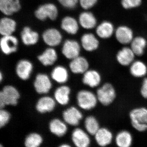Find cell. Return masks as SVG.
<instances>
[{
  "mask_svg": "<svg viewBox=\"0 0 147 147\" xmlns=\"http://www.w3.org/2000/svg\"><path fill=\"white\" fill-rule=\"evenodd\" d=\"M95 139L98 145L105 147L113 142V135L112 131L105 127L100 128L94 135Z\"/></svg>",
  "mask_w": 147,
  "mask_h": 147,
  "instance_id": "19",
  "label": "cell"
},
{
  "mask_svg": "<svg viewBox=\"0 0 147 147\" xmlns=\"http://www.w3.org/2000/svg\"><path fill=\"white\" fill-rule=\"evenodd\" d=\"M55 100L50 96L41 98L37 102L36 109L39 113H44L51 112L55 109Z\"/></svg>",
  "mask_w": 147,
  "mask_h": 147,
  "instance_id": "27",
  "label": "cell"
},
{
  "mask_svg": "<svg viewBox=\"0 0 147 147\" xmlns=\"http://www.w3.org/2000/svg\"><path fill=\"white\" fill-rule=\"evenodd\" d=\"M57 51L53 47L47 48L38 57L39 61L44 66L51 65L57 59Z\"/></svg>",
  "mask_w": 147,
  "mask_h": 147,
  "instance_id": "26",
  "label": "cell"
},
{
  "mask_svg": "<svg viewBox=\"0 0 147 147\" xmlns=\"http://www.w3.org/2000/svg\"><path fill=\"white\" fill-rule=\"evenodd\" d=\"M143 0H120L121 6L125 10H134L140 7L143 4Z\"/></svg>",
  "mask_w": 147,
  "mask_h": 147,
  "instance_id": "35",
  "label": "cell"
},
{
  "mask_svg": "<svg viewBox=\"0 0 147 147\" xmlns=\"http://www.w3.org/2000/svg\"><path fill=\"white\" fill-rule=\"evenodd\" d=\"M60 146L61 147H70V146H69V145L68 144H64L61 145Z\"/></svg>",
  "mask_w": 147,
  "mask_h": 147,
  "instance_id": "41",
  "label": "cell"
},
{
  "mask_svg": "<svg viewBox=\"0 0 147 147\" xmlns=\"http://www.w3.org/2000/svg\"><path fill=\"white\" fill-rule=\"evenodd\" d=\"M7 105H17L20 94L18 91L12 86H6L3 90Z\"/></svg>",
  "mask_w": 147,
  "mask_h": 147,
  "instance_id": "29",
  "label": "cell"
},
{
  "mask_svg": "<svg viewBox=\"0 0 147 147\" xmlns=\"http://www.w3.org/2000/svg\"><path fill=\"white\" fill-rule=\"evenodd\" d=\"M18 44V38L13 34L1 36L0 38V50L5 55L16 53Z\"/></svg>",
  "mask_w": 147,
  "mask_h": 147,
  "instance_id": "7",
  "label": "cell"
},
{
  "mask_svg": "<svg viewBox=\"0 0 147 147\" xmlns=\"http://www.w3.org/2000/svg\"><path fill=\"white\" fill-rule=\"evenodd\" d=\"M136 56L129 45L122 46L116 53V59L123 66H129L135 60Z\"/></svg>",
  "mask_w": 147,
  "mask_h": 147,
  "instance_id": "8",
  "label": "cell"
},
{
  "mask_svg": "<svg viewBox=\"0 0 147 147\" xmlns=\"http://www.w3.org/2000/svg\"><path fill=\"white\" fill-rule=\"evenodd\" d=\"M69 66L73 73L82 74L85 73L88 70L89 64L86 58L79 56L71 60Z\"/></svg>",
  "mask_w": 147,
  "mask_h": 147,
  "instance_id": "22",
  "label": "cell"
},
{
  "mask_svg": "<svg viewBox=\"0 0 147 147\" xmlns=\"http://www.w3.org/2000/svg\"><path fill=\"white\" fill-rule=\"evenodd\" d=\"M82 47L87 52L96 51L100 46L99 38L92 33H87L82 35L81 39Z\"/></svg>",
  "mask_w": 147,
  "mask_h": 147,
  "instance_id": "11",
  "label": "cell"
},
{
  "mask_svg": "<svg viewBox=\"0 0 147 147\" xmlns=\"http://www.w3.org/2000/svg\"><path fill=\"white\" fill-rule=\"evenodd\" d=\"M129 66L130 74L135 78H142L147 74V65L141 60H135Z\"/></svg>",
  "mask_w": 147,
  "mask_h": 147,
  "instance_id": "24",
  "label": "cell"
},
{
  "mask_svg": "<svg viewBox=\"0 0 147 147\" xmlns=\"http://www.w3.org/2000/svg\"><path fill=\"white\" fill-rule=\"evenodd\" d=\"M129 46L136 57H141L144 55L147 47V39L142 35L135 36Z\"/></svg>",
  "mask_w": 147,
  "mask_h": 147,
  "instance_id": "16",
  "label": "cell"
},
{
  "mask_svg": "<svg viewBox=\"0 0 147 147\" xmlns=\"http://www.w3.org/2000/svg\"><path fill=\"white\" fill-rule=\"evenodd\" d=\"M70 93V88L67 86L59 87L55 92V100L61 105H67L69 101Z\"/></svg>",
  "mask_w": 147,
  "mask_h": 147,
  "instance_id": "30",
  "label": "cell"
},
{
  "mask_svg": "<svg viewBox=\"0 0 147 147\" xmlns=\"http://www.w3.org/2000/svg\"><path fill=\"white\" fill-rule=\"evenodd\" d=\"M59 11L57 6L52 3H47L39 6L36 10L34 15L37 19L44 21L49 18L51 20L57 19Z\"/></svg>",
  "mask_w": 147,
  "mask_h": 147,
  "instance_id": "4",
  "label": "cell"
},
{
  "mask_svg": "<svg viewBox=\"0 0 147 147\" xmlns=\"http://www.w3.org/2000/svg\"><path fill=\"white\" fill-rule=\"evenodd\" d=\"M81 45L75 40L67 39L64 42L62 53L66 58L72 60L80 55Z\"/></svg>",
  "mask_w": 147,
  "mask_h": 147,
  "instance_id": "10",
  "label": "cell"
},
{
  "mask_svg": "<svg viewBox=\"0 0 147 147\" xmlns=\"http://www.w3.org/2000/svg\"><path fill=\"white\" fill-rule=\"evenodd\" d=\"M61 5L67 9H74L76 7L79 0H58Z\"/></svg>",
  "mask_w": 147,
  "mask_h": 147,
  "instance_id": "38",
  "label": "cell"
},
{
  "mask_svg": "<svg viewBox=\"0 0 147 147\" xmlns=\"http://www.w3.org/2000/svg\"><path fill=\"white\" fill-rule=\"evenodd\" d=\"M135 36L131 27L121 24L116 27L114 37L119 44L121 46H127L129 45Z\"/></svg>",
  "mask_w": 147,
  "mask_h": 147,
  "instance_id": "2",
  "label": "cell"
},
{
  "mask_svg": "<svg viewBox=\"0 0 147 147\" xmlns=\"http://www.w3.org/2000/svg\"><path fill=\"white\" fill-rule=\"evenodd\" d=\"M3 146H2L1 145V144H0V147H2Z\"/></svg>",
  "mask_w": 147,
  "mask_h": 147,
  "instance_id": "43",
  "label": "cell"
},
{
  "mask_svg": "<svg viewBox=\"0 0 147 147\" xmlns=\"http://www.w3.org/2000/svg\"><path fill=\"white\" fill-rule=\"evenodd\" d=\"M21 7L20 0H0V12L4 16H11Z\"/></svg>",
  "mask_w": 147,
  "mask_h": 147,
  "instance_id": "12",
  "label": "cell"
},
{
  "mask_svg": "<svg viewBox=\"0 0 147 147\" xmlns=\"http://www.w3.org/2000/svg\"><path fill=\"white\" fill-rule=\"evenodd\" d=\"M140 93L142 97L145 99H147V77L143 79Z\"/></svg>",
  "mask_w": 147,
  "mask_h": 147,
  "instance_id": "39",
  "label": "cell"
},
{
  "mask_svg": "<svg viewBox=\"0 0 147 147\" xmlns=\"http://www.w3.org/2000/svg\"><path fill=\"white\" fill-rule=\"evenodd\" d=\"M63 117L66 123L73 126H76L83 118V115L78 109L71 107L64 111Z\"/></svg>",
  "mask_w": 147,
  "mask_h": 147,
  "instance_id": "17",
  "label": "cell"
},
{
  "mask_svg": "<svg viewBox=\"0 0 147 147\" xmlns=\"http://www.w3.org/2000/svg\"><path fill=\"white\" fill-rule=\"evenodd\" d=\"M17 28V23L10 16H5L0 18V35L1 36L13 34Z\"/></svg>",
  "mask_w": 147,
  "mask_h": 147,
  "instance_id": "15",
  "label": "cell"
},
{
  "mask_svg": "<svg viewBox=\"0 0 147 147\" xmlns=\"http://www.w3.org/2000/svg\"><path fill=\"white\" fill-rule=\"evenodd\" d=\"M116 144L119 147H129L133 143V137L129 131L123 130L119 131L115 138Z\"/></svg>",
  "mask_w": 147,
  "mask_h": 147,
  "instance_id": "28",
  "label": "cell"
},
{
  "mask_svg": "<svg viewBox=\"0 0 147 147\" xmlns=\"http://www.w3.org/2000/svg\"><path fill=\"white\" fill-rule=\"evenodd\" d=\"M51 132L58 137H62L67 131V127L64 123L57 119L53 120L49 125Z\"/></svg>",
  "mask_w": 147,
  "mask_h": 147,
  "instance_id": "31",
  "label": "cell"
},
{
  "mask_svg": "<svg viewBox=\"0 0 147 147\" xmlns=\"http://www.w3.org/2000/svg\"><path fill=\"white\" fill-rule=\"evenodd\" d=\"M96 96L98 100L104 106L112 104L116 99L117 93L112 84L106 83L97 90Z\"/></svg>",
  "mask_w": 147,
  "mask_h": 147,
  "instance_id": "3",
  "label": "cell"
},
{
  "mask_svg": "<svg viewBox=\"0 0 147 147\" xmlns=\"http://www.w3.org/2000/svg\"><path fill=\"white\" fill-rule=\"evenodd\" d=\"M42 142V137L40 134L33 133L27 136L25 140V145L27 147L39 146Z\"/></svg>",
  "mask_w": 147,
  "mask_h": 147,
  "instance_id": "34",
  "label": "cell"
},
{
  "mask_svg": "<svg viewBox=\"0 0 147 147\" xmlns=\"http://www.w3.org/2000/svg\"><path fill=\"white\" fill-rule=\"evenodd\" d=\"M7 105L6 101L3 91H0V109H3Z\"/></svg>",
  "mask_w": 147,
  "mask_h": 147,
  "instance_id": "40",
  "label": "cell"
},
{
  "mask_svg": "<svg viewBox=\"0 0 147 147\" xmlns=\"http://www.w3.org/2000/svg\"><path fill=\"white\" fill-rule=\"evenodd\" d=\"M79 25L86 30L95 29L97 26V18L93 13L88 11H83L80 13L79 17Z\"/></svg>",
  "mask_w": 147,
  "mask_h": 147,
  "instance_id": "14",
  "label": "cell"
},
{
  "mask_svg": "<svg viewBox=\"0 0 147 147\" xmlns=\"http://www.w3.org/2000/svg\"><path fill=\"white\" fill-rule=\"evenodd\" d=\"M79 26V21L70 16H65L61 21V29L70 35H75L77 33Z\"/></svg>",
  "mask_w": 147,
  "mask_h": 147,
  "instance_id": "21",
  "label": "cell"
},
{
  "mask_svg": "<svg viewBox=\"0 0 147 147\" xmlns=\"http://www.w3.org/2000/svg\"><path fill=\"white\" fill-rule=\"evenodd\" d=\"M116 27L112 21L104 20L98 24L95 28V34L99 39H110L114 37Z\"/></svg>",
  "mask_w": 147,
  "mask_h": 147,
  "instance_id": "6",
  "label": "cell"
},
{
  "mask_svg": "<svg viewBox=\"0 0 147 147\" xmlns=\"http://www.w3.org/2000/svg\"><path fill=\"white\" fill-rule=\"evenodd\" d=\"M20 35L22 42L27 46L35 45L39 40V34L37 32L29 27H24L21 31Z\"/></svg>",
  "mask_w": 147,
  "mask_h": 147,
  "instance_id": "18",
  "label": "cell"
},
{
  "mask_svg": "<svg viewBox=\"0 0 147 147\" xmlns=\"http://www.w3.org/2000/svg\"><path fill=\"white\" fill-rule=\"evenodd\" d=\"M101 81V76L96 70H88L84 73L83 82L91 88H95L99 86Z\"/></svg>",
  "mask_w": 147,
  "mask_h": 147,
  "instance_id": "25",
  "label": "cell"
},
{
  "mask_svg": "<svg viewBox=\"0 0 147 147\" xmlns=\"http://www.w3.org/2000/svg\"><path fill=\"white\" fill-rule=\"evenodd\" d=\"M10 118V115L9 112L3 109H0V128L7 124Z\"/></svg>",
  "mask_w": 147,
  "mask_h": 147,
  "instance_id": "37",
  "label": "cell"
},
{
  "mask_svg": "<svg viewBox=\"0 0 147 147\" xmlns=\"http://www.w3.org/2000/svg\"><path fill=\"white\" fill-rule=\"evenodd\" d=\"M77 102L80 108L85 110H90L94 108L97 104L96 95L88 90L80 91L77 96Z\"/></svg>",
  "mask_w": 147,
  "mask_h": 147,
  "instance_id": "5",
  "label": "cell"
},
{
  "mask_svg": "<svg viewBox=\"0 0 147 147\" xmlns=\"http://www.w3.org/2000/svg\"><path fill=\"white\" fill-rule=\"evenodd\" d=\"M71 138L76 147H87L90 144V139L88 135L80 128H76L74 130Z\"/></svg>",
  "mask_w": 147,
  "mask_h": 147,
  "instance_id": "20",
  "label": "cell"
},
{
  "mask_svg": "<svg viewBox=\"0 0 147 147\" xmlns=\"http://www.w3.org/2000/svg\"><path fill=\"white\" fill-rule=\"evenodd\" d=\"M98 0H79L81 7L86 10L90 9L97 4Z\"/></svg>",
  "mask_w": 147,
  "mask_h": 147,
  "instance_id": "36",
  "label": "cell"
},
{
  "mask_svg": "<svg viewBox=\"0 0 147 147\" xmlns=\"http://www.w3.org/2000/svg\"><path fill=\"white\" fill-rule=\"evenodd\" d=\"M52 86V83L47 75L39 74L37 75L34 82V87L38 94L47 93L50 91Z\"/></svg>",
  "mask_w": 147,
  "mask_h": 147,
  "instance_id": "13",
  "label": "cell"
},
{
  "mask_svg": "<svg viewBox=\"0 0 147 147\" xmlns=\"http://www.w3.org/2000/svg\"><path fill=\"white\" fill-rule=\"evenodd\" d=\"M2 79H3L2 74V73H1V71H0V82H1L2 80Z\"/></svg>",
  "mask_w": 147,
  "mask_h": 147,
  "instance_id": "42",
  "label": "cell"
},
{
  "mask_svg": "<svg viewBox=\"0 0 147 147\" xmlns=\"http://www.w3.org/2000/svg\"><path fill=\"white\" fill-rule=\"evenodd\" d=\"M43 41L50 47H55L61 44L63 39L62 35L59 30L50 28L45 30L42 34Z\"/></svg>",
  "mask_w": 147,
  "mask_h": 147,
  "instance_id": "9",
  "label": "cell"
},
{
  "mask_svg": "<svg viewBox=\"0 0 147 147\" xmlns=\"http://www.w3.org/2000/svg\"><path fill=\"white\" fill-rule=\"evenodd\" d=\"M85 125L87 131L92 135H94L100 128L97 120L92 116H89L86 118Z\"/></svg>",
  "mask_w": 147,
  "mask_h": 147,
  "instance_id": "33",
  "label": "cell"
},
{
  "mask_svg": "<svg viewBox=\"0 0 147 147\" xmlns=\"http://www.w3.org/2000/svg\"><path fill=\"white\" fill-rule=\"evenodd\" d=\"M51 76L55 82L59 84H64L68 80V71L63 66H57L53 69Z\"/></svg>",
  "mask_w": 147,
  "mask_h": 147,
  "instance_id": "32",
  "label": "cell"
},
{
  "mask_svg": "<svg viewBox=\"0 0 147 147\" xmlns=\"http://www.w3.org/2000/svg\"><path fill=\"white\" fill-rule=\"evenodd\" d=\"M32 69V64L28 60H21L16 65V74L18 77L22 80L28 79Z\"/></svg>",
  "mask_w": 147,
  "mask_h": 147,
  "instance_id": "23",
  "label": "cell"
},
{
  "mask_svg": "<svg viewBox=\"0 0 147 147\" xmlns=\"http://www.w3.org/2000/svg\"><path fill=\"white\" fill-rule=\"evenodd\" d=\"M132 127L139 132L147 130V108L140 107L134 108L129 113Z\"/></svg>",
  "mask_w": 147,
  "mask_h": 147,
  "instance_id": "1",
  "label": "cell"
}]
</instances>
